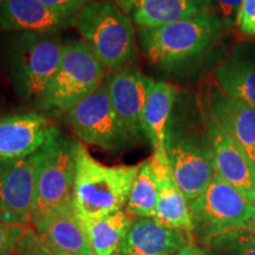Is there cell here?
I'll return each instance as SVG.
<instances>
[{"instance_id": "1", "label": "cell", "mask_w": 255, "mask_h": 255, "mask_svg": "<svg viewBox=\"0 0 255 255\" xmlns=\"http://www.w3.org/2000/svg\"><path fill=\"white\" fill-rule=\"evenodd\" d=\"M225 28L220 15L210 12L162 27L139 30V46L152 65L174 71L205 58Z\"/></svg>"}, {"instance_id": "2", "label": "cell", "mask_w": 255, "mask_h": 255, "mask_svg": "<svg viewBox=\"0 0 255 255\" xmlns=\"http://www.w3.org/2000/svg\"><path fill=\"white\" fill-rule=\"evenodd\" d=\"M138 168L139 164H103L82 142H77L73 207L82 221L103 218L126 208Z\"/></svg>"}, {"instance_id": "3", "label": "cell", "mask_w": 255, "mask_h": 255, "mask_svg": "<svg viewBox=\"0 0 255 255\" xmlns=\"http://www.w3.org/2000/svg\"><path fill=\"white\" fill-rule=\"evenodd\" d=\"M76 145L56 128L33 157V205L32 225L53 213L73 207Z\"/></svg>"}, {"instance_id": "4", "label": "cell", "mask_w": 255, "mask_h": 255, "mask_svg": "<svg viewBox=\"0 0 255 255\" xmlns=\"http://www.w3.org/2000/svg\"><path fill=\"white\" fill-rule=\"evenodd\" d=\"M165 146L175 182L189 202L197 199L216 175L206 116L196 121L171 115Z\"/></svg>"}, {"instance_id": "5", "label": "cell", "mask_w": 255, "mask_h": 255, "mask_svg": "<svg viewBox=\"0 0 255 255\" xmlns=\"http://www.w3.org/2000/svg\"><path fill=\"white\" fill-rule=\"evenodd\" d=\"M57 34L15 32L6 46V70L14 91L36 107L62 58L64 43Z\"/></svg>"}, {"instance_id": "6", "label": "cell", "mask_w": 255, "mask_h": 255, "mask_svg": "<svg viewBox=\"0 0 255 255\" xmlns=\"http://www.w3.org/2000/svg\"><path fill=\"white\" fill-rule=\"evenodd\" d=\"M73 25L107 70L114 71L135 62L137 41L133 23L116 2L95 0L76 15Z\"/></svg>"}, {"instance_id": "7", "label": "cell", "mask_w": 255, "mask_h": 255, "mask_svg": "<svg viewBox=\"0 0 255 255\" xmlns=\"http://www.w3.org/2000/svg\"><path fill=\"white\" fill-rule=\"evenodd\" d=\"M189 208L191 235L200 247L225 233L254 228L255 203L218 175L197 199L190 201Z\"/></svg>"}, {"instance_id": "8", "label": "cell", "mask_w": 255, "mask_h": 255, "mask_svg": "<svg viewBox=\"0 0 255 255\" xmlns=\"http://www.w3.org/2000/svg\"><path fill=\"white\" fill-rule=\"evenodd\" d=\"M107 69L83 40L64 43L62 58L37 108L66 113L103 83Z\"/></svg>"}, {"instance_id": "9", "label": "cell", "mask_w": 255, "mask_h": 255, "mask_svg": "<svg viewBox=\"0 0 255 255\" xmlns=\"http://www.w3.org/2000/svg\"><path fill=\"white\" fill-rule=\"evenodd\" d=\"M65 115L73 133L88 144L107 151H121L135 142L115 113L107 77L91 95L73 105Z\"/></svg>"}, {"instance_id": "10", "label": "cell", "mask_w": 255, "mask_h": 255, "mask_svg": "<svg viewBox=\"0 0 255 255\" xmlns=\"http://www.w3.org/2000/svg\"><path fill=\"white\" fill-rule=\"evenodd\" d=\"M32 155L0 161V222L5 225L32 227L34 173Z\"/></svg>"}, {"instance_id": "11", "label": "cell", "mask_w": 255, "mask_h": 255, "mask_svg": "<svg viewBox=\"0 0 255 255\" xmlns=\"http://www.w3.org/2000/svg\"><path fill=\"white\" fill-rule=\"evenodd\" d=\"M111 103L117 117L133 141L142 138V115L155 81L137 66L127 65L107 75Z\"/></svg>"}, {"instance_id": "12", "label": "cell", "mask_w": 255, "mask_h": 255, "mask_svg": "<svg viewBox=\"0 0 255 255\" xmlns=\"http://www.w3.org/2000/svg\"><path fill=\"white\" fill-rule=\"evenodd\" d=\"M206 123L215 174L255 203V164L238 143L223 131L208 111Z\"/></svg>"}, {"instance_id": "13", "label": "cell", "mask_w": 255, "mask_h": 255, "mask_svg": "<svg viewBox=\"0 0 255 255\" xmlns=\"http://www.w3.org/2000/svg\"><path fill=\"white\" fill-rule=\"evenodd\" d=\"M138 30H151L214 11L213 0H115Z\"/></svg>"}, {"instance_id": "14", "label": "cell", "mask_w": 255, "mask_h": 255, "mask_svg": "<svg viewBox=\"0 0 255 255\" xmlns=\"http://www.w3.org/2000/svg\"><path fill=\"white\" fill-rule=\"evenodd\" d=\"M55 129L44 115L38 113L0 116V161L34 154Z\"/></svg>"}, {"instance_id": "15", "label": "cell", "mask_w": 255, "mask_h": 255, "mask_svg": "<svg viewBox=\"0 0 255 255\" xmlns=\"http://www.w3.org/2000/svg\"><path fill=\"white\" fill-rule=\"evenodd\" d=\"M193 235L164 227L154 219L133 218L114 255H177Z\"/></svg>"}, {"instance_id": "16", "label": "cell", "mask_w": 255, "mask_h": 255, "mask_svg": "<svg viewBox=\"0 0 255 255\" xmlns=\"http://www.w3.org/2000/svg\"><path fill=\"white\" fill-rule=\"evenodd\" d=\"M207 111L255 164V108L216 88L209 92Z\"/></svg>"}, {"instance_id": "17", "label": "cell", "mask_w": 255, "mask_h": 255, "mask_svg": "<svg viewBox=\"0 0 255 255\" xmlns=\"http://www.w3.org/2000/svg\"><path fill=\"white\" fill-rule=\"evenodd\" d=\"M32 228L57 255H96L84 223L75 208L53 213L33 223Z\"/></svg>"}, {"instance_id": "18", "label": "cell", "mask_w": 255, "mask_h": 255, "mask_svg": "<svg viewBox=\"0 0 255 255\" xmlns=\"http://www.w3.org/2000/svg\"><path fill=\"white\" fill-rule=\"evenodd\" d=\"M75 24L47 8L40 0H0V30L58 33Z\"/></svg>"}, {"instance_id": "19", "label": "cell", "mask_w": 255, "mask_h": 255, "mask_svg": "<svg viewBox=\"0 0 255 255\" xmlns=\"http://www.w3.org/2000/svg\"><path fill=\"white\" fill-rule=\"evenodd\" d=\"M216 88L255 108V46L238 44L214 70Z\"/></svg>"}, {"instance_id": "20", "label": "cell", "mask_w": 255, "mask_h": 255, "mask_svg": "<svg viewBox=\"0 0 255 255\" xmlns=\"http://www.w3.org/2000/svg\"><path fill=\"white\" fill-rule=\"evenodd\" d=\"M151 169L157 184V207L154 220L164 227L193 233L189 201L175 182L168 159L150 157Z\"/></svg>"}, {"instance_id": "21", "label": "cell", "mask_w": 255, "mask_h": 255, "mask_svg": "<svg viewBox=\"0 0 255 255\" xmlns=\"http://www.w3.org/2000/svg\"><path fill=\"white\" fill-rule=\"evenodd\" d=\"M176 95L177 88L171 83L155 82L143 110V135L150 142L152 155L161 159H168L165 143Z\"/></svg>"}, {"instance_id": "22", "label": "cell", "mask_w": 255, "mask_h": 255, "mask_svg": "<svg viewBox=\"0 0 255 255\" xmlns=\"http://www.w3.org/2000/svg\"><path fill=\"white\" fill-rule=\"evenodd\" d=\"M132 219L123 209L103 218L83 221L96 255H114L129 231Z\"/></svg>"}, {"instance_id": "23", "label": "cell", "mask_w": 255, "mask_h": 255, "mask_svg": "<svg viewBox=\"0 0 255 255\" xmlns=\"http://www.w3.org/2000/svg\"><path fill=\"white\" fill-rule=\"evenodd\" d=\"M157 184L151 169L150 158L139 163L124 210L132 218L154 219L157 207Z\"/></svg>"}, {"instance_id": "24", "label": "cell", "mask_w": 255, "mask_h": 255, "mask_svg": "<svg viewBox=\"0 0 255 255\" xmlns=\"http://www.w3.org/2000/svg\"><path fill=\"white\" fill-rule=\"evenodd\" d=\"M200 255H255V237L250 231L225 233L200 247Z\"/></svg>"}, {"instance_id": "25", "label": "cell", "mask_w": 255, "mask_h": 255, "mask_svg": "<svg viewBox=\"0 0 255 255\" xmlns=\"http://www.w3.org/2000/svg\"><path fill=\"white\" fill-rule=\"evenodd\" d=\"M12 255H57L46 247V245L40 240L39 235L33 228H27L26 233Z\"/></svg>"}, {"instance_id": "26", "label": "cell", "mask_w": 255, "mask_h": 255, "mask_svg": "<svg viewBox=\"0 0 255 255\" xmlns=\"http://www.w3.org/2000/svg\"><path fill=\"white\" fill-rule=\"evenodd\" d=\"M237 26L246 39H255V0H244L239 11Z\"/></svg>"}, {"instance_id": "27", "label": "cell", "mask_w": 255, "mask_h": 255, "mask_svg": "<svg viewBox=\"0 0 255 255\" xmlns=\"http://www.w3.org/2000/svg\"><path fill=\"white\" fill-rule=\"evenodd\" d=\"M27 228L0 222V255H12Z\"/></svg>"}, {"instance_id": "28", "label": "cell", "mask_w": 255, "mask_h": 255, "mask_svg": "<svg viewBox=\"0 0 255 255\" xmlns=\"http://www.w3.org/2000/svg\"><path fill=\"white\" fill-rule=\"evenodd\" d=\"M47 8L64 17L75 18L83 8L95 0H40Z\"/></svg>"}, {"instance_id": "29", "label": "cell", "mask_w": 255, "mask_h": 255, "mask_svg": "<svg viewBox=\"0 0 255 255\" xmlns=\"http://www.w3.org/2000/svg\"><path fill=\"white\" fill-rule=\"evenodd\" d=\"M244 0H216L220 11V18L226 27L237 25L239 11H240Z\"/></svg>"}, {"instance_id": "30", "label": "cell", "mask_w": 255, "mask_h": 255, "mask_svg": "<svg viewBox=\"0 0 255 255\" xmlns=\"http://www.w3.org/2000/svg\"><path fill=\"white\" fill-rule=\"evenodd\" d=\"M177 255H200V246L196 244L194 239L188 242L186 247L182 248V251L180 252Z\"/></svg>"}, {"instance_id": "31", "label": "cell", "mask_w": 255, "mask_h": 255, "mask_svg": "<svg viewBox=\"0 0 255 255\" xmlns=\"http://www.w3.org/2000/svg\"><path fill=\"white\" fill-rule=\"evenodd\" d=\"M253 231H254V233H255V222H254V228H253Z\"/></svg>"}]
</instances>
